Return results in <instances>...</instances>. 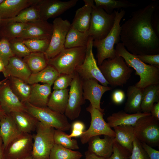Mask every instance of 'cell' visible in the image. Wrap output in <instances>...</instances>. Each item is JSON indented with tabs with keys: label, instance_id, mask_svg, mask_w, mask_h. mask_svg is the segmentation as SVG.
Masks as SVG:
<instances>
[{
	"label": "cell",
	"instance_id": "56",
	"mask_svg": "<svg viewBox=\"0 0 159 159\" xmlns=\"http://www.w3.org/2000/svg\"><path fill=\"white\" fill-rule=\"evenodd\" d=\"M6 115L3 112L0 110V120L4 117Z\"/></svg>",
	"mask_w": 159,
	"mask_h": 159
},
{
	"label": "cell",
	"instance_id": "22",
	"mask_svg": "<svg viewBox=\"0 0 159 159\" xmlns=\"http://www.w3.org/2000/svg\"><path fill=\"white\" fill-rule=\"evenodd\" d=\"M4 77H13L26 82L32 73L22 58L14 56L11 57L2 72Z\"/></svg>",
	"mask_w": 159,
	"mask_h": 159
},
{
	"label": "cell",
	"instance_id": "16",
	"mask_svg": "<svg viewBox=\"0 0 159 159\" xmlns=\"http://www.w3.org/2000/svg\"><path fill=\"white\" fill-rule=\"evenodd\" d=\"M53 25L47 21L41 19L27 23L22 34L17 39L50 40L53 32Z\"/></svg>",
	"mask_w": 159,
	"mask_h": 159
},
{
	"label": "cell",
	"instance_id": "37",
	"mask_svg": "<svg viewBox=\"0 0 159 159\" xmlns=\"http://www.w3.org/2000/svg\"><path fill=\"white\" fill-rule=\"evenodd\" d=\"M95 6L103 9L108 14L112 13L115 9L135 7L137 5L125 0H94Z\"/></svg>",
	"mask_w": 159,
	"mask_h": 159
},
{
	"label": "cell",
	"instance_id": "8",
	"mask_svg": "<svg viewBox=\"0 0 159 159\" xmlns=\"http://www.w3.org/2000/svg\"><path fill=\"white\" fill-rule=\"evenodd\" d=\"M115 16L114 11L112 13L108 14L95 4L88 30L89 36L92 37L93 40H101L105 37L113 26Z\"/></svg>",
	"mask_w": 159,
	"mask_h": 159
},
{
	"label": "cell",
	"instance_id": "5",
	"mask_svg": "<svg viewBox=\"0 0 159 159\" xmlns=\"http://www.w3.org/2000/svg\"><path fill=\"white\" fill-rule=\"evenodd\" d=\"M86 47L64 48L58 54L48 60V63L60 74H74L77 67L83 62Z\"/></svg>",
	"mask_w": 159,
	"mask_h": 159
},
{
	"label": "cell",
	"instance_id": "12",
	"mask_svg": "<svg viewBox=\"0 0 159 159\" xmlns=\"http://www.w3.org/2000/svg\"><path fill=\"white\" fill-rule=\"evenodd\" d=\"M86 110L90 114L91 121L89 128L84 131L80 137L82 144L88 143L91 138L95 136L104 135L115 137L114 131L103 118V112L94 107L90 104L86 108Z\"/></svg>",
	"mask_w": 159,
	"mask_h": 159
},
{
	"label": "cell",
	"instance_id": "7",
	"mask_svg": "<svg viewBox=\"0 0 159 159\" xmlns=\"http://www.w3.org/2000/svg\"><path fill=\"white\" fill-rule=\"evenodd\" d=\"M24 104L26 111L37 118L39 122L56 130L64 131L69 130L71 127V125L64 114L55 111L47 107H38L28 102Z\"/></svg>",
	"mask_w": 159,
	"mask_h": 159
},
{
	"label": "cell",
	"instance_id": "59",
	"mask_svg": "<svg viewBox=\"0 0 159 159\" xmlns=\"http://www.w3.org/2000/svg\"><path fill=\"white\" fill-rule=\"evenodd\" d=\"M4 0H0V4H1L3 1Z\"/></svg>",
	"mask_w": 159,
	"mask_h": 159
},
{
	"label": "cell",
	"instance_id": "60",
	"mask_svg": "<svg viewBox=\"0 0 159 159\" xmlns=\"http://www.w3.org/2000/svg\"><path fill=\"white\" fill-rule=\"evenodd\" d=\"M4 159H9L8 158H7L6 157H5V158H4Z\"/></svg>",
	"mask_w": 159,
	"mask_h": 159
},
{
	"label": "cell",
	"instance_id": "29",
	"mask_svg": "<svg viewBox=\"0 0 159 159\" xmlns=\"http://www.w3.org/2000/svg\"><path fill=\"white\" fill-rule=\"evenodd\" d=\"M69 90H54L51 93L47 104L51 109L64 114L68 102Z\"/></svg>",
	"mask_w": 159,
	"mask_h": 159
},
{
	"label": "cell",
	"instance_id": "18",
	"mask_svg": "<svg viewBox=\"0 0 159 159\" xmlns=\"http://www.w3.org/2000/svg\"><path fill=\"white\" fill-rule=\"evenodd\" d=\"M1 111L6 115L15 112L26 111V107L13 93L7 80L0 85Z\"/></svg>",
	"mask_w": 159,
	"mask_h": 159
},
{
	"label": "cell",
	"instance_id": "57",
	"mask_svg": "<svg viewBox=\"0 0 159 159\" xmlns=\"http://www.w3.org/2000/svg\"><path fill=\"white\" fill-rule=\"evenodd\" d=\"M8 79V78H6L5 79H3L1 81H0V85H1L2 84H3L4 82L6 81Z\"/></svg>",
	"mask_w": 159,
	"mask_h": 159
},
{
	"label": "cell",
	"instance_id": "44",
	"mask_svg": "<svg viewBox=\"0 0 159 159\" xmlns=\"http://www.w3.org/2000/svg\"><path fill=\"white\" fill-rule=\"evenodd\" d=\"M130 159H148V155L140 142L136 138L133 142V147Z\"/></svg>",
	"mask_w": 159,
	"mask_h": 159
},
{
	"label": "cell",
	"instance_id": "24",
	"mask_svg": "<svg viewBox=\"0 0 159 159\" xmlns=\"http://www.w3.org/2000/svg\"><path fill=\"white\" fill-rule=\"evenodd\" d=\"M150 114V113L141 112L129 114L121 110L114 113L108 117L107 118V123L111 128L120 125H129L133 126L140 118Z\"/></svg>",
	"mask_w": 159,
	"mask_h": 159
},
{
	"label": "cell",
	"instance_id": "11",
	"mask_svg": "<svg viewBox=\"0 0 159 159\" xmlns=\"http://www.w3.org/2000/svg\"><path fill=\"white\" fill-rule=\"evenodd\" d=\"M53 32L47 49L44 53L48 60L58 54L64 48L67 33L71 23L67 20L56 18L53 22Z\"/></svg>",
	"mask_w": 159,
	"mask_h": 159
},
{
	"label": "cell",
	"instance_id": "28",
	"mask_svg": "<svg viewBox=\"0 0 159 159\" xmlns=\"http://www.w3.org/2000/svg\"><path fill=\"white\" fill-rule=\"evenodd\" d=\"M113 128L115 134L114 141L131 153L133 142L135 138L133 126L129 125H120Z\"/></svg>",
	"mask_w": 159,
	"mask_h": 159
},
{
	"label": "cell",
	"instance_id": "38",
	"mask_svg": "<svg viewBox=\"0 0 159 159\" xmlns=\"http://www.w3.org/2000/svg\"><path fill=\"white\" fill-rule=\"evenodd\" d=\"M82 156L80 152L55 144L51 149L49 159H81Z\"/></svg>",
	"mask_w": 159,
	"mask_h": 159
},
{
	"label": "cell",
	"instance_id": "51",
	"mask_svg": "<svg viewBox=\"0 0 159 159\" xmlns=\"http://www.w3.org/2000/svg\"><path fill=\"white\" fill-rule=\"evenodd\" d=\"M72 129L78 130L83 131L85 129V125L82 122L80 121H74L71 125Z\"/></svg>",
	"mask_w": 159,
	"mask_h": 159
},
{
	"label": "cell",
	"instance_id": "30",
	"mask_svg": "<svg viewBox=\"0 0 159 159\" xmlns=\"http://www.w3.org/2000/svg\"><path fill=\"white\" fill-rule=\"evenodd\" d=\"M60 74L54 67L48 64L39 72L32 74L26 82L30 85L40 82L52 86Z\"/></svg>",
	"mask_w": 159,
	"mask_h": 159
},
{
	"label": "cell",
	"instance_id": "45",
	"mask_svg": "<svg viewBox=\"0 0 159 159\" xmlns=\"http://www.w3.org/2000/svg\"><path fill=\"white\" fill-rule=\"evenodd\" d=\"M131 153L127 150L114 142L113 153L106 159H130Z\"/></svg>",
	"mask_w": 159,
	"mask_h": 159
},
{
	"label": "cell",
	"instance_id": "32",
	"mask_svg": "<svg viewBox=\"0 0 159 159\" xmlns=\"http://www.w3.org/2000/svg\"><path fill=\"white\" fill-rule=\"evenodd\" d=\"M159 101V84L149 85L143 90L141 112L150 113L154 104Z\"/></svg>",
	"mask_w": 159,
	"mask_h": 159
},
{
	"label": "cell",
	"instance_id": "10",
	"mask_svg": "<svg viewBox=\"0 0 159 159\" xmlns=\"http://www.w3.org/2000/svg\"><path fill=\"white\" fill-rule=\"evenodd\" d=\"M93 41L92 38L89 37L85 59L77 67L76 72L83 80L95 79L102 85L108 86V83L99 69L93 53Z\"/></svg>",
	"mask_w": 159,
	"mask_h": 159
},
{
	"label": "cell",
	"instance_id": "26",
	"mask_svg": "<svg viewBox=\"0 0 159 159\" xmlns=\"http://www.w3.org/2000/svg\"><path fill=\"white\" fill-rule=\"evenodd\" d=\"M143 89L135 85L129 86L127 91V99L124 108L125 112L129 114L141 112Z\"/></svg>",
	"mask_w": 159,
	"mask_h": 159
},
{
	"label": "cell",
	"instance_id": "34",
	"mask_svg": "<svg viewBox=\"0 0 159 159\" xmlns=\"http://www.w3.org/2000/svg\"><path fill=\"white\" fill-rule=\"evenodd\" d=\"M27 23L18 22L0 23V39H4L8 41L17 38L24 29Z\"/></svg>",
	"mask_w": 159,
	"mask_h": 159
},
{
	"label": "cell",
	"instance_id": "19",
	"mask_svg": "<svg viewBox=\"0 0 159 159\" xmlns=\"http://www.w3.org/2000/svg\"><path fill=\"white\" fill-rule=\"evenodd\" d=\"M40 0H4L0 4L1 19L12 18L24 9L37 4Z\"/></svg>",
	"mask_w": 159,
	"mask_h": 159
},
{
	"label": "cell",
	"instance_id": "55",
	"mask_svg": "<svg viewBox=\"0 0 159 159\" xmlns=\"http://www.w3.org/2000/svg\"><path fill=\"white\" fill-rule=\"evenodd\" d=\"M4 65L3 62L0 59V72H2L4 71Z\"/></svg>",
	"mask_w": 159,
	"mask_h": 159
},
{
	"label": "cell",
	"instance_id": "35",
	"mask_svg": "<svg viewBox=\"0 0 159 159\" xmlns=\"http://www.w3.org/2000/svg\"><path fill=\"white\" fill-rule=\"evenodd\" d=\"M38 3L24 9L17 15L12 18L1 19V21L5 23H26L39 19Z\"/></svg>",
	"mask_w": 159,
	"mask_h": 159
},
{
	"label": "cell",
	"instance_id": "52",
	"mask_svg": "<svg viewBox=\"0 0 159 159\" xmlns=\"http://www.w3.org/2000/svg\"><path fill=\"white\" fill-rule=\"evenodd\" d=\"M85 159H106L105 158L98 156L88 150L85 152Z\"/></svg>",
	"mask_w": 159,
	"mask_h": 159
},
{
	"label": "cell",
	"instance_id": "47",
	"mask_svg": "<svg viewBox=\"0 0 159 159\" xmlns=\"http://www.w3.org/2000/svg\"><path fill=\"white\" fill-rule=\"evenodd\" d=\"M125 97V94L123 91L121 90H117L113 92L112 99L115 104L119 105L124 101Z\"/></svg>",
	"mask_w": 159,
	"mask_h": 159
},
{
	"label": "cell",
	"instance_id": "25",
	"mask_svg": "<svg viewBox=\"0 0 159 159\" xmlns=\"http://www.w3.org/2000/svg\"><path fill=\"white\" fill-rule=\"evenodd\" d=\"M21 133L10 114L6 115L0 120V136L3 141L4 150Z\"/></svg>",
	"mask_w": 159,
	"mask_h": 159
},
{
	"label": "cell",
	"instance_id": "42",
	"mask_svg": "<svg viewBox=\"0 0 159 159\" xmlns=\"http://www.w3.org/2000/svg\"><path fill=\"white\" fill-rule=\"evenodd\" d=\"M75 73L71 74H60L53 83V89L60 90L67 88L70 86Z\"/></svg>",
	"mask_w": 159,
	"mask_h": 159
},
{
	"label": "cell",
	"instance_id": "62",
	"mask_svg": "<svg viewBox=\"0 0 159 159\" xmlns=\"http://www.w3.org/2000/svg\"><path fill=\"white\" fill-rule=\"evenodd\" d=\"M0 110L1 111V106H0Z\"/></svg>",
	"mask_w": 159,
	"mask_h": 159
},
{
	"label": "cell",
	"instance_id": "40",
	"mask_svg": "<svg viewBox=\"0 0 159 159\" xmlns=\"http://www.w3.org/2000/svg\"><path fill=\"white\" fill-rule=\"evenodd\" d=\"M22 41L31 52L44 53L48 48L50 40L28 39Z\"/></svg>",
	"mask_w": 159,
	"mask_h": 159
},
{
	"label": "cell",
	"instance_id": "61",
	"mask_svg": "<svg viewBox=\"0 0 159 159\" xmlns=\"http://www.w3.org/2000/svg\"><path fill=\"white\" fill-rule=\"evenodd\" d=\"M1 20V19L0 17V23Z\"/></svg>",
	"mask_w": 159,
	"mask_h": 159
},
{
	"label": "cell",
	"instance_id": "54",
	"mask_svg": "<svg viewBox=\"0 0 159 159\" xmlns=\"http://www.w3.org/2000/svg\"><path fill=\"white\" fill-rule=\"evenodd\" d=\"M4 149L3 141L1 137L0 136V159H4Z\"/></svg>",
	"mask_w": 159,
	"mask_h": 159
},
{
	"label": "cell",
	"instance_id": "23",
	"mask_svg": "<svg viewBox=\"0 0 159 159\" xmlns=\"http://www.w3.org/2000/svg\"><path fill=\"white\" fill-rule=\"evenodd\" d=\"M31 92L28 102L38 107H47L52 93L51 86L46 84L38 83L31 85Z\"/></svg>",
	"mask_w": 159,
	"mask_h": 159
},
{
	"label": "cell",
	"instance_id": "46",
	"mask_svg": "<svg viewBox=\"0 0 159 159\" xmlns=\"http://www.w3.org/2000/svg\"><path fill=\"white\" fill-rule=\"evenodd\" d=\"M143 63L159 67V54L136 55Z\"/></svg>",
	"mask_w": 159,
	"mask_h": 159
},
{
	"label": "cell",
	"instance_id": "41",
	"mask_svg": "<svg viewBox=\"0 0 159 159\" xmlns=\"http://www.w3.org/2000/svg\"><path fill=\"white\" fill-rule=\"evenodd\" d=\"M9 42L11 49L14 56L22 58L31 53L22 40L16 38L10 41Z\"/></svg>",
	"mask_w": 159,
	"mask_h": 159
},
{
	"label": "cell",
	"instance_id": "50",
	"mask_svg": "<svg viewBox=\"0 0 159 159\" xmlns=\"http://www.w3.org/2000/svg\"><path fill=\"white\" fill-rule=\"evenodd\" d=\"M150 113L152 116L159 120V101L154 104Z\"/></svg>",
	"mask_w": 159,
	"mask_h": 159
},
{
	"label": "cell",
	"instance_id": "13",
	"mask_svg": "<svg viewBox=\"0 0 159 159\" xmlns=\"http://www.w3.org/2000/svg\"><path fill=\"white\" fill-rule=\"evenodd\" d=\"M83 81L76 72L70 86L68 103L64 113L71 120L79 117L82 106L85 102L83 96Z\"/></svg>",
	"mask_w": 159,
	"mask_h": 159
},
{
	"label": "cell",
	"instance_id": "31",
	"mask_svg": "<svg viewBox=\"0 0 159 159\" xmlns=\"http://www.w3.org/2000/svg\"><path fill=\"white\" fill-rule=\"evenodd\" d=\"M8 78L9 87L12 91L23 103L28 102L30 94L31 85L18 78Z\"/></svg>",
	"mask_w": 159,
	"mask_h": 159
},
{
	"label": "cell",
	"instance_id": "2",
	"mask_svg": "<svg viewBox=\"0 0 159 159\" xmlns=\"http://www.w3.org/2000/svg\"><path fill=\"white\" fill-rule=\"evenodd\" d=\"M115 49L117 54L140 77V80L135 85L136 86L144 89L149 85L159 84V67L143 63L136 55L129 52L121 42L116 44Z\"/></svg>",
	"mask_w": 159,
	"mask_h": 159
},
{
	"label": "cell",
	"instance_id": "21",
	"mask_svg": "<svg viewBox=\"0 0 159 159\" xmlns=\"http://www.w3.org/2000/svg\"><path fill=\"white\" fill-rule=\"evenodd\" d=\"M83 1L85 4L76 11L71 26L78 31L85 32L90 27L92 13L95 4L93 0Z\"/></svg>",
	"mask_w": 159,
	"mask_h": 159
},
{
	"label": "cell",
	"instance_id": "53",
	"mask_svg": "<svg viewBox=\"0 0 159 159\" xmlns=\"http://www.w3.org/2000/svg\"><path fill=\"white\" fill-rule=\"evenodd\" d=\"M83 132L78 130L72 129L71 133L69 135H68V136L71 138L80 137L82 135Z\"/></svg>",
	"mask_w": 159,
	"mask_h": 159
},
{
	"label": "cell",
	"instance_id": "58",
	"mask_svg": "<svg viewBox=\"0 0 159 159\" xmlns=\"http://www.w3.org/2000/svg\"><path fill=\"white\" fill-rule=\"evenodd\" d=\"M26 159H34V158H32V156H31V157H29V158H27Z\"/></svg>",
	"mask_w": 159,
	"mask_h": 159
},
{
	"label": "cell",
	"instance_id": "9",
	"mask_svg": "<svg viewBox=\"0 0 159 159\" xmlns=\"http://www.w3.org/2000/svg\"><path fill=\"white\" fill-rule=\"evenodd\" d=\"M159 121L151 114L140 118L133 126L135 138L151 147L158 146Z\"/></svg>",
	"mask_w": 159,
	"mask_h": 159
},
{
	"label": "cell",
	"instance_id": "33",
	"mask_svg": "<svg viewBox=\"0 0 159 159\" xmlns=\"http://www.w3.org/2000/svg\"><path fill=\"white\" fill-rule=\"evenodd\" d=\"M89 37L88 31L82 32L71 26L66 37L64 48L86 47Z\"/></svg>",
	"mask_w": 159,
	"mask_h": 159
},
{
	"label": "cell",
	"instance_id": "43",
	"mask_svg": "<svg viewBox=\"0 0 159 159\" xmlns=\"http://www.w3.org/2000/svg\"><path fill=\"white\" fill-rule=\"evenodd\" d=\"M14 56L9 42L4 39H0V59L5 67L7 65L9 59Z\"/></svg>",
	"mask_w": 159,
	"mask_h": 159
},
{
	"label": "cell",
	"instance_id": "6",
	"mask_svg": "<svg viewBox=\"0 0 159 159\" xmlns=\"http://www.w3.org/2000/svg\"><path fill=\"white\" fill-rule=\"evenodd\" d=\"M33 135L34 142L32 157L35 159H49L50 152L54 145V128L39 122Z\"/></svg>",
	"mask_w": 159,
	"mask_h": 159
},
{
	"label": "cell",
	"instance_id": "49",
	"mask_svg": "<svg viewBox=\"0 0 159 159\" xmlns=\"http://www.w3.org/2000/svg\"><path fill=\"white\" fill-rule=\"evenodd\" d=\"M152 24L155 32L159 37V6H158L157 7L153 15Z\"/></svg>",
	"mask_w": 159,
	"mask_h": 159
},
{
	"label": "cell",
	"instance_id": "39",
	"mask_svg": "<svg viewBox=\"0 0 159 159\" xmlns=\"http://www.w3.org/2000/svg\"><path fill=\"white\" fill-rule=\"evenodd\" d=\"M54 138L55 144L72 150L79 149L77 140L68 137V134L64 131L55 130Z\"/></svg>",
	"mask_w": 159,
	"mask_h": 159
},
{
	"label": "cell",
	"instance_id": "1",
	"mask_svg": "<svg viewBox=\"0 0 159 159\" xmlns=\"http://www.w3.org/2000/svg\"><path fill=\"white\" fill-rule=\"evenodd\" d=\"M158 4L154 1L134 11L121 25L120 41L130 53L135 55L159 54V37L152 24L153 15Z\"/></svg>",
	"mask_w": 159,
	"mask_h": 159
},
{
	"label": "cell",
	"instance_id": "14",
	"mask_svg": "<svg viewBox=\"0 0 159 159\" xmlns=\"http://www.w3.org/2000/svg\"><path fill=\"white\" fill-rule=\"evenodd\" d=\"M33 135L21 132L13 139L4 150L5 157L9 159H26L32 156Z\"/></svg>",
	"mask_w": 159,
	"mask_h": 159
},
{
	"label": "cell",
	"instance_id": "15",
	"mask_svg": "<svg viewBox=\"0 0 159 159\" xmlns=\"http://www.w3.org/2000/svg\"><path fill=\"white\" fill-rule=\"evenodd\" d=\"M78 0H40L38 3L40 19L47 21L56 17L74 6Z\"/></svg>",
	"mask_w": 159,
	"mask_h": 159
},
{
	"label": "cell",
	"instance_id": "20",
	"mask_svg": "<svg viewBox=\"0 0 159 159\" xmlns=\"http://www.w3.org/2000/svg\"><path fill=\"white\" fill-rule=\"evenodd\" d=\"M114 139V137L106 135L102 139L100 135L93 136L88 142V150L98 156L107 158L113 153Z\"/></svg>",
	"mask_w": 159,
	"mask_h": 159
},
{
	"label": "cell",
	"instance_id": "4",
	"mask_svg": "<svg viewBox=\"0 0 159 159\" xmlns=\"http://www.w3.org/2000/svg\"><path fill=\"white\" fill-rule=\"evenodd\" d=\"M98 67L109 85L113 87L125 84L133 71L124 59L117 54L114 58L104 60Z\"/></svg>",
	"mask_w": 159,
	"mask_h": 159
},
{
	"label": "cell",
	"instance_id": "48",
	"mask_svg": "<svg viewBox=\"0 0 159 159\" xmlns=\"http://www.w3.org/2000/svg\"><path fill=\"white\" fill-rule=\"evenodd\" d=\"M141 145L146 152L148 159H159V151L145 143H141Z\"/></svg>",
	"mask_w": 159,
	"mask_h": 159
},
{
	"label": "cell",
	"instance_id": "27",
	"mask_svg": "<svg viewBox=\"0 0 159 159\" xmlns=\"http://www.w3.org/2000/svg\"><path fill=\"white\" fill-rule=\"evenodd\" d=\"M9 114L21 132L30 133L36 130L39 121L27 112H15Z\"/></svg>",
	"mask_w": 159,
	"mask_h": 159
},
{
	"label": "cell",
	"instance_id": "3",
	"mask_svg": "<svg viewBox=\"0 0 159 159\" xmlns=\"http://www.w3.org/2000/svg\"><path fill=\"white\" fill-rule=\"evenodd\" d=\"M115 14L113 26L106 36L103 39L93 40V47L97 49V64L101 65L103 61L107 59L113 58L117 55L115 44L120 41V34L121 30L120 21L125 14L124 9L114 10Z\"/></svg>",
	"mask_w": 159,
	"mask_h": 159
},
{
	"label": "cell",
	"instance_id": "17",
	"mask_svg": "<svg viewBox=\"0 0 159 159\" xmlns=\"http://www.w3.org/2000/svg\"><path fill=\"white\" fill-rule=\"evenodd\" d=\"M98 81L95 79L83 80L82 85L84 99L88 100L94 107L102 112L104 109L101 108L100 101L103 94L111 90V88L100 84Z\"/></svg>",
	"mask_w": 159,
	"mask_h": 159
},
{
	"label": "cell",
	"instance_id": "36",
	"mask_svg": "<svg viewBox=\"0 0 159 159\" xmlns=\"http://www.w3.org/2000/svg\"><path fill=\"white\" fill-rule=\"evenodd\" d=\"M23 59L32 74H34L39 72L48 64V60L44 53L31 52Z\"/></svg>",
	"mask_w": 159,
	"mask_h": 159
}]
</instances>
